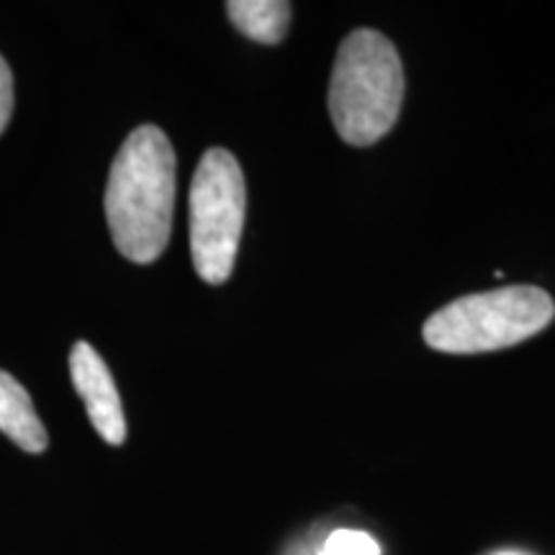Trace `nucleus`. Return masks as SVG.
Here are the masks:
<instances>
[{
  "label": "nucleus",
  "instance_id": "obj_1",
  "mask_svg": "<svg viewBox=\"0 0 555 555\" xmlns=\"http://www.w3.org/2000/svg\"><path fill=\"white\" fill-rule=\"evenodd\" d=\"M176 211V152L157 127H139L108 172L106 219L114 245L139 266L165 253Z\"/></svg>",
  "mask_w": 555,
  "mask_h": 555
},
{
  "label": "nucleus",
  "instance_id": "obj_2",
  "mask_svg": "<svg viewBox=\"0 0 555 555\" xmlns=\"http://www.w3.org/2000/svg\"><path fill=\"white\" fill-rule=\"evenodd\" d=\"M404 101V67L397 47L376 29L347 34L330 82V114L337 134L367 147L391 131Z\"/></svg>",
  "mask_w": 555,
  "mask_h": 555
},
{
  "label": "nucleus",
  "instance_id": "obj_3",
  "mask_svg": "<svg viewBox=\"0 0 555 555\" xmlns=\"http://www.w3.org/2000/svg\"><path fill=\"white\" fill-rule=\"evenodd\" d=\"M555 317L551 294L538 286H506L455 298L425 322L433 350L470 356L519 345L543 332Z\"/></svg>",
  "mask_w": 555,
  "mask_h": 555
},
{
  "label": "nucleus",
  "instance_id": "obj_4",
  "mask_svg": "<svg viewBox=\"0 0 555 555\" xmlns=\"http://www.w3.org/2000/svg\"><path fill=\"white\" fill-rule=\"evenodd\" d=\"M191 255L211 286L227 283L237 260L247 211V189L232 152L208 150L191 183Z\"/></svg>",
  "mask_w": 555,
  "mask_h": 555
},
{
  "label": "nucleus",
  "instance_id": "obj_5",
  "mask_svg": "<svg viewBox=\"0 0 555 555\" xmlns=\"http://www.w3.org/2000/svg\"><path fill=\"white\" fill-rule=\"evenodd\" d=\"M69 376H73L75 391L80 393L86 412L108 446H124L127 440V420H124L121 397L116 391L114 376H111L106 360L93 350V345L75 343L69 352Z\"/></svg>",
  "mask_w": 555,
  "mask_h": 555
},
{
  "label": "nucleus",
  "instance_id": "obj_6",
  "mask_svg": "<svg viewBox=\"0 0 555 555\" xmlns=\"http://www.w3.org/2000/svg\"><path fill=\"white\" fill-rule=\"evenodd\" d=\"M0 433L26 453H44L50 442L31 397L5 371H0Z\"/></svg>",
  "mask_w": 555,
  "mask_h": 555
},
{
  "label": "nucleus",
  "instance_id": "obj_7",
  "mask_svg": "<svg viewBox=\"0 0 555 555\" xmlns=\"http://www.w3.org/2000/svg\"><path fill=\"white\" fill-rule=\"evenodd\" d=\"M227 16L245 34L260 44H278L286 39L291 24V3L283 0H232L227 3Z\"/></svg>",
  "mask_w": 555,
  "mask_h": 555
},
{
  "label": "nucleus",
  "instance_id": "obj_8",
  "mask_svg": "<svg viewBox=\"0 0 555 555\" xmlns=\"http://www.w3.org/2000/svg\"><path fill=\"white\" fill-rule=\"evenodd\" d=\"M319 555H380V547L367 532L335 530L319 547Z\"/></svg>",
  "mask_w": 555,
  "mask_h": 555
},
{
  "label": "nucleus",
  "instance_id": "obj_9",
  "mask_svg": "<svg viewBox=\"0 0 555 555\" xmlns=\"http://www.w3.org/2000/svg\"><path fill=\"white\" fill-rule=\"evenodd\" d=\"M13 114V75L9 62L0 57V134L9 127Z\"/></svg>",
  "mask_w": 555,
  "mask_h": 555
},
{
  "label": "nucleus",
  "instance_id": "obj_10",
  "mask_svg": "<svg viewBox=\"0 0 555 555\" xmlns=\"http://www.w3.org/2000/svg\"><path fill=\"white\" fill-rule=\"evenodd\" d=\"M502 555H519V553H502Z\"/></svg>",
  "mask_w": 555,
  "mask_h": 555
}]
</instances>
